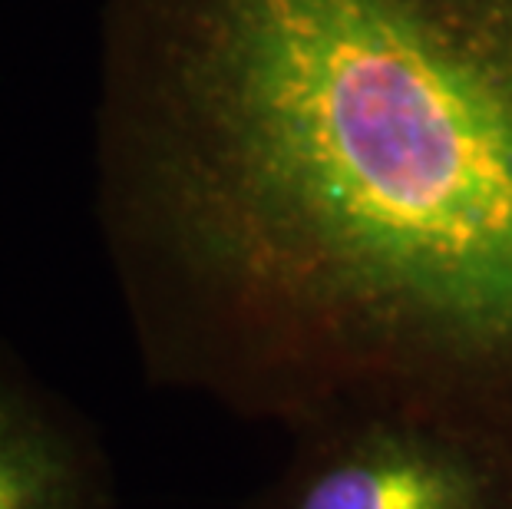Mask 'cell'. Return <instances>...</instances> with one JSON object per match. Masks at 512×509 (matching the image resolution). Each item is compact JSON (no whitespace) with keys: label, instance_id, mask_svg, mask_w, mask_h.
<instances>
[{"label":"cell","instance_id":"cell-3","mask_svg":"<svg viewBox=\"0 0 512 509\" xmlns=\"http://www.w3.org/2000/svg\"><path fill=\"white\" fill-rule=\"evenodd\" d=\"M116 503V463L103 433L0 341V509Z\"/></svg>","mask_w":512,"mask_h":509},{"label":"cell","instance_id":"cell-2","mask_svg":"<svg viewBox=\"0 0 512 509\" xmlns=\"http://www.w3.org/2000/svg\"><path fill=\"white\" fill-rule=\"evenodd\" d=\"M248 509H512V447L417 420H347L291 437Z\"/></svg>","mask_w":512,"mask_h":509},{"label":"cell","instance_id":"cell-1","mask_svg":"<svg viewBox=\"0 0 512 509\" xmlns=\"http://www.w3.org/2000/svg\"><path fill=\"white\" fill-rule=\"evenodd\" d=\"M96 222L149 384L512 447V0H106Z\"/></svg>","mask_w":512,"mask_h":509}]
</instances>
